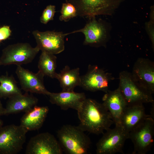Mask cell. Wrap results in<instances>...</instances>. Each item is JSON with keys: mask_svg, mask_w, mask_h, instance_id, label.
<instances>
[{"mask_svg": "<svg viewBox=\"0 0 154 154\" xmlns=\"http://www.w3.org/2000/svg\"><path fill=\"white\" fill-rule=\"evenodd\" d=\"M80 76L79 68L71 69L66 65L57 73L56 78L59 81L62 91H72L76 86H80Z\"/></svg>", "mask_w": 154, "mask_h": 154, "instance_id": "20", "label": "cell"}, {"mask_svg": "<svg viewBox=\"0 0 154 154\" xmlns=\"http://www.w3.org/2000/svg\"><path fill=\"white\" fill-rule=\"evenodd\" d=\"M3 122L0 118V129L3 126Z\"/></svg>", "mask_w": 154, "mask_h": 154, "instance_id": "27", "label": "cell"}, {"mask_svg": "<svg viewBox=\"0 0 154 154\" xmlns=\"http://www.w3.org/2000/svg\"><path fill=\"white\" fill-rule=\"evenodd\" d=\"M96 144L97 154L123 153V148L126 140L129 139V133L120 125L106 131Z\"/></svg>", "mask_w": 154, "mask_h": 154, "instance_id": "7", "label": "cell"}, {"mask_svg": "<svg viewBox=\"0 0 154 154\" xmlns=\"http://www.w3.org/2000/svg\"><path fill=\"white\" fill-rule=\"evenodd\" d=\"M22 94L18 87L16 81L12 76H0V97L9 98L14 95Z\"/></svg>", "mask_w": 154, "mask_h": 154, "instance_id": "22", "label": "cell"}, {"mask_svg": "<svg viewBox=\"0 0 154 154\" xmlns=\"http://www.w3.org/2000/svg\"><path fill=\"white\" fill-rule=\"evenodd\" d=\"M82 28L68 33L69 34L81 32L85 36L84 45L98 47L104 46L107 40V30L105 25L94 17L90 18Z\"/></svg>", "mask_w": 154, "mask_h": 154, "instance_id": "12", "label": "cell"}, {"mask_svg": "<svg viewBox=\"0 0 154 154\" xmlns=\"http://www.w3.org/2000/svg\"><path fill=\"white\" fill-rule=\"evenodd\" d=\"M21 89L25 92L48 95L50 92L45 88L44 83L45 76L38 71L34 73L17 65L15 71Z\"/></svg>", "mask_w": 154, "mask_h": 154, "instance_id": "14", "label": "cell"}, {"mask_svg": "<svg viewBox=\"0 0 154 154\" xmlns=\"http://www.w3.org/2000/svg\"><path fill=\"white\" fill-rule=\"evenodd\" d=\"M49 110L47 106H35L25 112L21 119L20 125L27 132L39 129L42 126Z\"/></svg>", "mask_w": 154, "mask_h": 154, "instance_id": "19", "label": "cell"}, {"mask_svg": "<svg viewBox=\"0 0 154 154\" xmlns=\"http://www.w3.org/2000/svg\"><path fill=\"white\" fill-rule=\"evenodd\" d=\"M102 104L111 115L114 123L120 125L121 119L127 104L118 88L108 90L102 98Z\"/></svg>", "mask_w": 154, "mask_h": 154, "instance_id": "15", "label": "cell"}, {"mask_svg": "<svg viewBox=\"0 0 154 154\" xmlns=\"http://www.w3.org/2000/svg\"><path fill=\"white\" fill-rule=\"evenodd\" d=\"M150 116V115L146 114L143 104L127 105L122 116L120 125L129 133Z\"/></svg>", "mask_w": 154, "mask_h": 154, "instance_id": "17", "label": "cell"}, {"mask_svg": "<svg viewBox=\"0 0 154 154\" xmlns=\"http://www.w3.org/2000/svg\"><path fill=\"white\" fill-rule=\"evenodd\" d=\"M80 86L91 92L102 91L105 93L108 90L109 82L114 78L112 74L106 72L96 65L90 64L88 71L80 76Z\"/></svg>", "mask_w": 154, "mask_h": 154, "instance_id": "9", "label": "cell"}, {"mask_svg": "<svg viewBox=\"0 0 154 154\" xmlns=\"http://www.w3.org/2000/svg\"><path fill=\"white\" fill-rule=\"evenodd\" d=\"M33 35L37 44L36 46L41 51L53 54H57L64 50V38L68 35L62 32L38 30L33 31Z\"/></svg>", "mask_w": 154, "mask_h": 154, "instance_id": "11", "label": "cell"}, {"mask_svg": "<svg viewBox=\"0 0 154 154\" xmlns=\"http://www.w3.org/2000/svg\"><path fill=\"white\" fill-rule=\"evenodd\" d=\"M118 88L127 105L153 103L152 94L140 86L133 79L131 73L123 71L119 74Z\"/></svg>", "mask_w": 154, "mask_h": 154, "instance_id": "3", "label": "cell"}, {"mask_svg": "<svg viewBox=\"0 0 154 154\" xmlns=\"http://www.w3.org/2000/svg\"><path fill=\"white\" fill-rule=\"evenodd\" d=\"M154 135V120L151 116L143 121L129 133V139L133 143V154H145L153 145Z\"/></svg>", "mask_w": 154, "mask_h": 154, "instance_id": "6", "label": "cell"}, {"mask_svg": "<svg viewBox=\"0 0 154 154\" xmlns=\"http://www.w3.org/2000/svg\"><path fill=\"white\" fill-rule=\"evenodd\" d=\"M59 19L61 21H68L71 18L77 16V11L75 7L70 3L62 4Z\"/></svg>", "mask_w": 154, "mask_h": 154, "instance_id": "23", "label": "cell"}, {"mask_svg": "<svg viewBox=\"0 0 154 154\" xmlns=\"http://www.w3.org/2000/svg\"><path fill=\"white\" fill-rule=\"evenodd\" d=\"M1 41L0 40V42H1Z\"/></svg>", "mask_w": 154, "mask_h": 154, "instance_id": "28", "label": "cell"}, {"mask_svg": "<svg viewBox=\"0 0 154 154\" xmlns=\"http://www.w3.org/2000/svg\"><path fill=\"white\" fill-rule=\"evenodd\" d=\"M63 153L58 140L47 132L39 133L31 138L25 152L26 154H62Z\"/></svg>", "mask_w": 154, "mask_h": 154, "instance_id": "10", "label": "cell"}, {"mask_svg": "<svg viewBox=\"0 0 154 154\" xmlns=\"http://www.w3.org/2000/svg\"><path fill=\"white\" fill-rule=\"evenodd\" d=\"M1 98L0 97V117L4 115L5 108L3 106L1 100Z\"/></svg>", "mask_w": 154, "mask_h": 154, "instance_id": "26", "label": "cell"}, {"mask_svg": "<svg viewBox=\"0 0 154 154\" xmlns=\"http://www.w3.org/2000/svg\"><path fill=\"white\" fill-rule=\"evenodd\" d=\"M11 31L9 26H4L0 28V40H5L10 35Z\"/></svg>", "mask_w": 154, "mask_h": 154, "instance_id": "25", "label": "cell"}, {"mask_svg": "<svg viewBox=\"0 0 154 154\" xmlns=\"http://www.w3.org/2000/svg\"><path fill=\"white\" fill-rule=\"evenodd\" d=\"M49 101L64 110L72 108L78 110L86 98L84 93L72 91H64L59 93L50 92L48 95Z\"/></svg>", "mask_w": 154, "mask_h": 154, "instance_id": "16", "label": "cell"}, {"mask_svg": "<svg viewBox=\"0 0 154 154\" xmlns=\"http://www.w3.org/2000/svg\"><path fill=\"white\" fill-rule=\"evenodd\" d=\"M79 126L84 131L98 135L110 128L114 123L109 112L102 103L86 98L77 111Z\"/></svg>", "mask_w": 154, "mask_h": 154, "instance_id": "1", "label": "cell"}, {"mask_svg": "<svg viewBox=\"0 0 154 154\" xmlns=\"http://www.w3.org/2000/svg\"><path fill=\"white\" fill-rule=\"evenodd\" d=\"M84 131L79 126L63 125L57 133L63 151L69 154L87 153L91 142Z\"/></svg>", "mask_w": 154, "mask_h": 154, "instance_id": "2", "label": "cell"}, {"mask_svg": "<svg viewBox=\"0 0 154 154\" xmlns=\"http://www.w3.org/2000/svg\"><path fill=\"white\" fill-rule=\"evenodd\" d=\"M4 115H9L29 111L37 105L38 100L33 95L19 94L8 98Z\"/></svg>", "mask_w": 154, "mask_h": 154, "instance_id": "18", "label": "cell"}, {"mask_svg": "<svg viewBox=\"0 0 154 154\" xmlns=\"http://www.w3.org/2000/svg\"><path fill=\"white\" fill-rule=\"evenodd\" d=\"M55 11L54 5L47 6L43 11L40 18V22L44 24H46L49 21L53 20Z\"/></svg>", "mask_w": 154, "mask_h": 154, "instance_id": "24", "label": "cell"}, {"mask_svg": "<svg viewBox=\"0 0 154 154\" xmlns=\"http://www.w3.org/2000/svg\"><path fill=\"white\" fill-rule=\"evenodd\" d=\"M57 57L54 54L42 51L38 63L39 70L44 76L56 78Z\"/></svg>", "mask_w": 154, "mask_h": 154, "instance_id": "21", "label": "cell"}, {"mask_svg": "<svg viewBox=\"0 0 154 154\" xmlns=\"http://www.w3.org/2000/svg\"><path fill=\"white\" fill-rule=\"evenodd\" d=\"M134 80L152 94L154 93V63L148 59L140 58L133 65L131 73Z\"/></svg>", "mask_w": 154, "mask_h": 154, "instance_id": "13", "label": "cell"}, {"mask_svg": "<svg viewBox=\"0 0 154 154\" xmlns=\"http://www.w3.org/2000/svg\"><path fill=\"white\" fill-rule=\"evenodd\" d=\"M124 0H72L77 16L91 18L109 14L117 8Z\"/></svg>", "mask_w": 154, "mask_h": 154, "instance_id": "8", "label": "cell"}, {"mask_svg": "<svg viewBox=\"0 0 154 154\" xmlns=\"http://www.w3.org/2000/svg\"><path fill=\"white\" fill-rule=\"evenodd\" d=\"M27 43H18L8 45L2 51L0 66L12 64L21 65L31 62L40 51Z\"/></svg>", "mask_w": 154, "mask_h": 154, "instance_id": "5", "label": "cell"}, {"mask_svg": "<svg viewBox=\"0 0 154 154\" xmlns=\"http://www.w3.org/2000/svg\"><path fill=\"white\" fill-rule=\"evenodd\" d=\"M27 132L20 125L2 126L0 129V154H16L20 152Z\"/></svg>", "mask_w": 154, "mask_h": 154, "instance_id": "4", "label": "cell"}]
</instances>
